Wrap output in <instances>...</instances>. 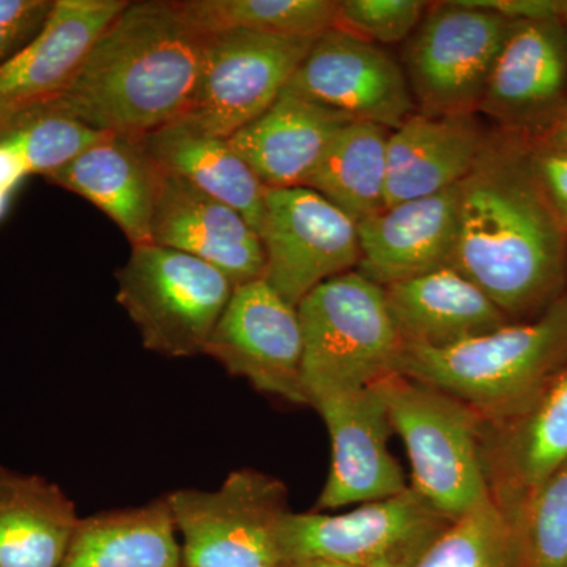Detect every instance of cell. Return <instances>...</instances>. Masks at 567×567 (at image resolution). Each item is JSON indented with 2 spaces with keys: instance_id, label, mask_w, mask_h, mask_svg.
Returning <instances> with one entry per match:
<instances>
[{
  "instance_id": "9a60e30c",
  "label": "cell",
  "mask_w": 567,
  "mask_h": 567,
  "mask_svg": "<svg viewBox=\"0 0 567 567\" xmlns=\"http://www.w3.org/2000/svg\"><path fill=\"white\" fill-rule=\"evenodd\" d=\"M126 6L125 0H54L35 39L0 63V132L62 96Z\"/></svg>"
},
{
  "instance_id": "74e56055",
  "label": "cell",
  "mask_w": 567,
  "mask_h": 567,
  "mask_svg": "<svg viewBox=\"0 0 567 567\" xmlns=\"http://www.w3.org/2000/svg\"><path fill=\"white\" fill-rule=\"evenodd\" d=\"M561 20H563V24H565V29H566V33H567V0H566V6H565V11H563Z\"/></svg>"
},
{
  "instance_id": "cb8c5ba5",
  "label": "cell",
  "mask_w": 567,
  "mask_h": 567,
  "mask_svg": "<svg viewBox=\"0 0 567 567\" xmlns=\"http://www.w3.org/2000/svg\"><path fill=\"white\" fill-rule=\"evenodd\" d=\"M80 518L58 484L0 465V567H59Z\"/></svg>"
},
{
  "instance_id": "52a82bcc",
  "label": "cell",
  "mask_w": 567,
  "mask_h": 567,
  "mask_svg": "<svg viewBox=\"0 0 567 567\" xmlns=\"http://www.w3.org/2000/svg\"><path fill=\"white\" fill-rule=\"evenodd\" d=\"M182 548V567H281L279 527L289 492L254 468L230 473L216 491L167 494Z\"/></svg>"
},
{
  "instance_id": "7c38bea8",
  "label": "cell",
  "mask_w": 567,
  "mask_h": 567,
  "mask_svg": "<svg viewBox=\"0 0 567 567\" xmlns=\"http://www.w3.org/2000/svg\"><path fill=\"white\" fill-rule=\"evenodd\" d=\"M204 354L259 393L309 405L297 306L284 300L265 278L235 287Z\"/></svg>"
},
{
  "instance_id": "3957f363",
  "label": "cell",
  "mask_w": 567,
  "mask_h": 567,
  "mask_svg": "<svg viewBox=\"0 0 567 567\" xmlns=\"http://www.w3.org/2000/svg\"><path fill=\"white\" fill-rule=\"evenodd\" d=\"M567 365V290L535 319L446 349L402 346L394 372L445 391L486 423L527 406Z\"/></svg>"
},
{
  "instance_id": "1f68e13d",
  "label": "cell",
  "mask_w": 567,
  "mask_h": 567,
  "mask_svg": "<svg viewBox=\"0 0 567 567\" xmlns=\"http://www.w3.org/2000/svg\"><path fill=\"white\" fill-rule=\"evenodd\" d=\"M427 9L421 0H344L338 3L334 29L369 43H399L412 37Z\"/></svg>"
},
{
  "instance_id": "5b68a950",
  "label": "cell",
  "mask_w": 567,
  "mask_h": 567,
  "mask_svg": "<svg viewBox=\"0 0 567 567\" xmlns=\"http://www.w3.org/2000/svg\"><path fill=\"white\" fill-rule=\"evenodd\" d=\"M379 385L409 453L412 487L451 522L487 502L483 417L445 391L395 372Z\"/></svg>"
},
{
  "instance_id": "ac0fdd59",
  "label": "cell",
  "mask_w": 567,
  "mask_h": 567,
  "mask_svg": "<svg viewBox=\"0 0 567 567\" xmlns=\"http://www.w3.org/2000/svg\"><path fill=\"white\" fill-rule=\"evenodd\" d=\"M152 238L153 245L212 265L234 287L264 278V246L251 224L229 205L164 171L153 212Z\"/></svg>"
},
{
  "instance_id": "603a6c76",
  "label": "cell",
  "mask_w": 567,
  "mask_h": 567,
  "mask_svg": "<svg viewBox=\"0 0 567 567\" xmlns=\"http://www.w3.org/2000/svg\"><path fill=\"white\" fill-rule=\"evenodd\" d=\"M383 289L402 346L446 349L511 323L483 290L451 267Z\"/></svg>"
},
{
  "instance_id": "484cf974",
  "label": "cell",
  "mask_w": 567,
  "mask_h": 567,
  "mask_svg": "<svg viewBox=\"0 0 567 567\" xmlns=\"http://www.w3.org/2000/svg\"><path fill=\"white\" fill-rule=\"evenodd\" d=\"M59 567H182L167 496L81 517Z\"/></svg>"
},
{
  "instance_id": "7a4b0ae2",
  "label": "cell",
  "mask_w": 567,
  "mask_h": 567,
  "mask_svg": "<svg viewBox=\"0 0 567 567\" xmlns=\"http://www.w3.org/2000/svg\"><path fill=\"white\" fill-rule=\"evenodd\" d=\"M207 39L177 2H128L70 87L47 106L102 132L142 140L188 110Z\"/></svg>"
},
{
  "instance_id": "d6986e66",
  "label": "cell",
  "mask_w": 567,
  "mask_h": 567,
  "mask_svg": "<svg viewBox=\"0 0 567 567\" xmlns=\"http://www.w3.org/2000/svg\"><path fill=\"white\" fill-rule=\"evenodd\" d=\"M357 271L380 287L453 264L458 226V185L434 196L383 207L357 224Z\"/></svg>"
},
{
  "instance_id": "f546056e",
  "label": "cell",
  "mask_w": 567,
  "mask_h": 567,
  "mask_svg": "<svg viewBox=\"0 0 567 567\" xmlns=\"http://www.w3.org/2000/svg\"><path fill=\"white\" fill-rule=\"evenodd\" d=\"M107 134L111 133L93 128L65 112L41 106L6 126L0 132V142L18 156L28 177L41 175L44 178L76 159Z\"/></svg>"
},
{
  "instance_id": "83f0119b",
  "label": "cell",
  "mask_w": 567,
  "mask_h": 567,
  "mask_svg": "<svg viewBox=\"0 0 567 567\" xmlns=\"http://www.w3.org/2000/svg\"><path fill=\"white\" fill-rule=\"evenodd\" d=\"M333 0H182L178 9L204 33L248 31L284 39H319L334 29Z\"/></svg>"
},
{
  "instance_id": "4dcf8cb0",
  "label": "cell",
  "mask_w": 567,
  "mask_h": 567,
  "mask_svg": "<svg viewBox=\"0 0 567 567\" xmlns=\"http://www.w3.org/2000/svg\"><path fill=\"white\" fill-rule=\"evenodd\" d=\"M524 535L527 567H567V464L529 499Z\"/></svg>"
},
{
  "instance_id": "d590c367",
  "label": "cell",
  "mask_w": 567,
  "mask_h": 567,
  "mask_svg": "<svg viewBox=\"0 0 567 567\" xmlns=\"http://www.w3.org/2000/svg\"><path fill=\"white\" fill-rule=\"evenodd\" d=\"M529 140L546 144L548 147L567 151V103L539 136L529 137Z\"/></svg>"
},
{
  "instance_id": "e575fe53",
  "label": "cell",
  "mask_w": 567,
  "mask_h": 567,
  "mask_svg": "<svg viewBox=\"0 0 567 567\" xmlns=\"http://www.w3.org/2000/svg\"><path fill=\"white\" fill-rule=\"evenodd\" d=\"M461 3L516 22L561 18L566 0H461Z\"/></svg>"
},
{
  "instance_id": "ffe728a7",
  "label": "cell",
  "mask_w": 567,
  "mask_h": 567,
  "mask_svg": "<svg viewBox=\"0 0 567 567\" xmlns=\"http://www.w3.org/2000/svg\"><path fill=\"white\" fill-rule=\"evenodd\" d=\"M162 174L142 140L107 134L44 181L106 213L137 248L153 245V212Z\"/></svg>"
},
{
  "instance_id": "30bf717a",
  "label": "cell",
  "mask_w": 567,
  "mask_h": 567,
  "mask_svg": "<svg viewBox=\"0 0 567 567\" xmlns=\"http://www.w3.org/2000/svg\"><path fill=\"white\" fill-rule=\"evenodd\" d=\"M316 40L248 31L208 33L196 92L177 122L229 140L282 95Z\"/></svg>"
},
{
  "instance_id": "e0dca14e",
  "label": "cell",
  "mask_w": 567,
  "mask_h": 567,
  "mask_svg": "<svg viewBox=\"0 0 567 567\" xmlns=\"http://www.w3.org/2000/svg\"><path fill=\"white\" fill-rule=\"evenodd\" d=\"M483 458L492 499L524 522L537 488L567 464V365L516 415L483 421Z\"/></svg>"
},
{
  "instance_id": "9c48e42d",
  "label": "cell",
  "mask_w": 567,
  "mask_h": 567,
  "mask_svg": "<svg viewBox=\"0 0 567 567\" xmlns=\"http://www.w3.org/2000/svg\"><path fill=\"white\" fill-rule=\"evenodd\" d=\"M513 21L461 3H436L406 43L415 104L431 115L475 114Z\"/></svg>"
},
{
  "instance_id": "d4e9b609",
  "label": "cell",
  "mask_w": 567,
  "mask_h": 567,
  "mask_svg": "<svg viewBox=\"0 0 567 567\" xmlns=\"http://www.w3.org/2000/svg\"><path fill=\"white\" fill-rule=\"evenodd\" d=\"M142 142L164 173L229 205L259 234L267 188L229 141L174 122L142 137Z\"/></svg>"
},
{
  "instance_id": "ba28073f",
  "label": "cell",
  "mask_w": 567,
  "mask_h": 567,
  "mask_svg": "<svg viewBox=\"0 0 567 567\" xmlns=\"http://www.w3.org/2000/svg\"><path fill=\"white\" fill-rule=\"evenodd\" d=\"M450 518L409 486L344 514L289 513L279 527L282 563L324 559L350 567H415Z\"/></svg>"
},
{
  "instance_id": "2e32d148",
  "label": "cell",
  "mask_w": 567,
  "mask_h": 567,
  "mask_svg": "<svg viewBox=\"0 0 567 567\" xmlns=\"http://www.w3.org/2000/svg\"><path fill=\"white\" fill-rule=\"evenodd\" d=\"M566 103L567 33L561 18L513 22L477 111L506 132L537 137Z\"/></svg>"
},
{
  "instance_id": "4fadbf2b",
  "label": "cell",
  "mask_w": 567,
  "mask_h": 567,
  "mask_svg": "<svg viewBox=\"0 0 567 567\" xmlns=\"http://www.w3.org/2000/svg\"><path fill=\"white\" fill-rule=\"evenodd\" d=\"M286 91L390 132L415 112L404 69L383 48L339 29L315 41Z\"/></svg>"
},
{
  "instance_id": "7402d4cb",
  "label": "cell",
  "mask_w": 567,
  "mask_h": 567,
  "mask_svg": "<svg viewBox=\"0 0 567 567\" xmlns=\"http://www.w3.org/2000/svg\"><path fill=\"white\" fill-rule=\"evenodd\" d=\"M349 115L284 91L256 121L229 137L230 147L267 189L306 186Z\"/></svg>"
},
{
  "instance_id": "6da1fadb",
  "label": "cell",
  "mask_w": 567,
  "mask_h": 567,
  "mask_svg": "<svg viewBox=\"0 0 567 567\" xmlns=\"http://www.w3.org/2000/svg\"><path fill=\"white\" fill-rule=\"evenodd\" d=\"M451 268L511 320L535 319L567 290V226L548 200L524 134L487 133L458 183Z\"/></svg>"
},
{
  "instance_id": "f1b7e54d",
  "label": "cell",
  "mask_w": 567,
  "mask_h": 567,
  "mask_svg": "<svg viewBox=\"0 0 567 567\" xmlns=\"http://www.w3.org/2000/svg\"><path fill=\"white\" fill-rule=\"evenodd\" d=\"M415 567H527L524 522L491 496L454 520Z\"/></svg>"
},
{
  "instance_id": "8d00e7d4",
  "label": "cell",
  "mask_w": 567,
  "mask_h": 567,
  "mask_svg": "<svg viewBox=\"0 0 567 567\" xmlns=\"http://www.w3.org/2000/svg\"><path fill=\"white\" fill-rule=\"evenodd\" d=\"M281 567H350L341 563L324 561V559H298V561L282 563Z\"/></svg>"
},
{
  "instance_id": "277c9868",
  "label": "cell",
  "mask_w": 567,
  "mask_h": 567,
  "mask_svg": "<svg viewBox=\"0 0 567 567\" xmlns=\"http://www.w3.org/2000/svg\"><path fill=\"white\" fill-rule=\"evenodd\" d=\"M303 336V386L311 406L393 374L402 341L385 289L357 270L317 286L297 306Z\"/></svg>"
},
{
  "instance_id": "8992f818",
  "label": "cell",
  "mask_w": 567,
  "mask_h": 567,
  "mask_svg": "<svg viewBox=\"0 0 567 567\" xmlns=\"http://www.w3.org/2000/svg\"><path fill=\"white\" fill-rule=\"evenodd\" d=\"M234 289L212 265L158 245L133 248L117 271L118 305L145 349L166 358L204 354Z\"/></svg>"
},
{
  "instance_id": "4316f807",
  "label": "cell",
  "mask_w": 567,
  "mask_h": 567,
  "mask_svg": "<svg viewBox=\"0 0 567 567\" xmlns=\"http://www.w3.org/2000/svg\"><path fill=\"white\" fill-rule=\"evenodd\" d=\"M390 130L352 121L339 130L306 186L354 223L385 207Z\"/></svg>"
},
{
  "instance_id": "d6a6232c",
  "label": "cell",
  "mask_w": 567,
  "mask_h": 567,
  "mask_svg": "<svg viewBox=\"0 0 567 567\" xmlns=\"http://www.w3.org/2000/svg\"><path fill=\"white\" fill-rule=\"evenodd\" d=\"M51 9L50 0H0V63L35 39Z\"/></svg>"
},
{
  "instance_id": "44dd1931",
  "label": "cell",
  "mask_w": 567,
  "mask_h": 567,
  "mask_svg": "<svg viewBox=\"0 0 567 567\" xmlns=\"http://www.w3.org/2000/svg\"><path fill=\"white\" fill-rule=\"evenodd\" d=\"M486 137L475 114L413 112L388 140L385 207L458 185L475 166Z\"/></svg>"
},
{
  "instance_id": "5bb4252c",
  "label": "cell",
  "mask_w": 567,
  "mask_h": 567,
  "mask_svg": "<svg viewBox=\"0 0 567 567\" xmlns=\"http://www.w3.org/2000/svg\"><path fill=\"white\" fill-rule=\"evenodd\" d=\"M311 406L322 416L333 450L316 511L377 502L409 487L388 447L394 431L379 382L324 395Z\"/></svg>"
},
{
  "instance_id": "836d02e7",
  "label": "cell",
  "mask_w": 567,
  "mask_h": 567,
  "mask_svg": "<svg viewBox=\"0 0 567 567\" xmlns=\"http://www.w3.org/2000/svg\"><path fill=\"white\" fill-rule=\"evenodd\" d=\"M529 144H532L533 164H535L540 185L559 218L567 226V151L548 147L533 140H529Z\"/></svg>"
},
{
  "instance_id": "8fae6325",
  "label": "cell",
  "mask_w": 567,
  "mask_h": 567,
  "mask_svg": "<svg viewBox=\"0 0 567 567\" xmlns=\"http://www.w3.org/2000/svg\"><path fill=\"white\" fill-rule=\"evenodd\" d=\"M259 237L264 278L293 306L360 264L357 223L308 186L267 189Z\"/></svg>"
}]
</instances>
